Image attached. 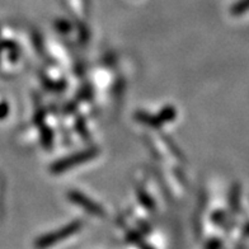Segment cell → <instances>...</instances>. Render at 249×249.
Segmentation results:
<instances>
[{
    "label": "cell",
    "instance_id": "6da1fadb",
    "mask_svg": "<svg viewBox=\"0 0 249 249\" xmlns=\"http://www.w3.org/2000/svg\"><path fill=\"white\" fill-rule=\"evenodd\" d=\"M82 226V223L80 221H74V223L69 224L68 226H64L62 229L57 230L55 233L47 234V235L39 238L38 242L36 243V247L39 249L47 248V247H51L53 244H56L57 242H61L62 239H65L68 236L72 235L74 233H76Z\"/></svg>",
    "mask_w": 249,
    "mask_h": 249
},
{
    "label": "cell",
    "instance_id": "3957f363",
    "mask_svg": "<svg viewBox=\"0 0 249 249\" xmlns=\"http://www.w3.org/2000/svg\"><path fill=\"white\" fill-rule=\"evenodd\" d=\"M69 197L72 202H75L76 205L86 209V211L90 213L92 215H95V216H103L105 215L103 209L95 202H93L90 198H87L84 195L79 194V192H69Z\"/></svg>",
    "mask_w": 249,
    "mask_h": 249
},
{
    "label": "cell",
    "instance_id": "7a4b0ae2",
    "mask_svg": "<svg viewBox=\"0 0 249 249\" xmlns=\"http://www.w3.org/2000/svg\"><path fill=\"white\" fill-rule=\"evenodd\" d=\"M98 154L97 150H86L82 151V153H78V154H74L69 158H65L62 160L57 161L53 165V173H61V172H65L70 168L75 167V165H79V164L86 163V161L90 160L92 158H94L95 155Z\"/></svg>",
    "mask_w": 249,
    "mask_h": 249
}]
</instances>
